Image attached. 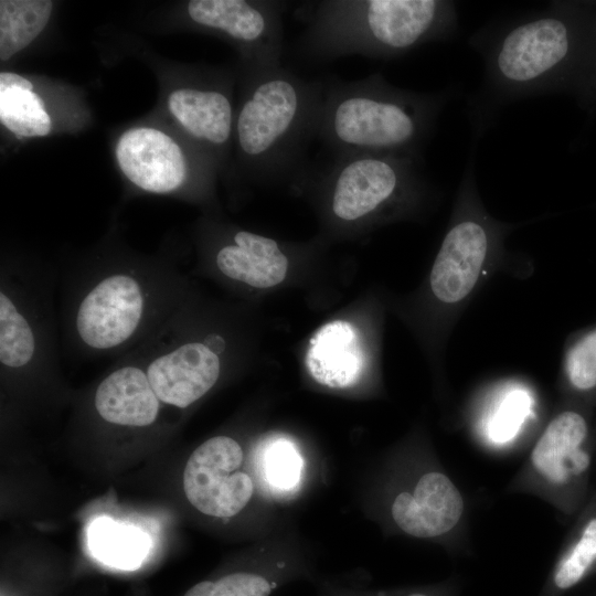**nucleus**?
<instances>
[{
    "mask_svg": "<svg viewBox=\"0 0 596 596\" xmlns=\"http://www.w3.org/2000/svg\"><path fill=\"white\" fill-rule=\"evenodd\" d=\"M188 295L171 262L129 255L91 258L66 269L65 350L76 359L116 358L142 344Z\"/></svg>",
    "mask_w": 596,
    "mask_h": 596,
    "instance_id": "f257e3e1",
    "label": "nucleus"
},
{
    "mask_svg": "<svg viewBox=\"0 0 596 596\" xmlns=\"http://www.w3.org/2000/svg\"><path fill=\"white\" fill-rule=\"evenodd\" d=\"M305 24L298 52L312 61L360 55L393 58L448 35L453 2L443 0H319L296 11Z\"/></svg>",
    "mask_w": 596,
    "mask_h": 596,
    "instance_id": "f03ea898",
    "label": "nucleus"
},
{
    "mask_svg": "<svg viewBox=\"0 0 596 596\" xmlns=\"http://www.w3.org/2000/svg\"><path fill=\"white\" fill-rule=\"evenodd\" d=\"M323 85L316 139L331 156L418 157L440 108L439 97L397 88L380 73Z\"/></svg>",
    "mask_w": 596,
    "mask_h": 596,
    "instance_id": "7ed1b4c3",
    "label": "nucleus"
},
{
    "mask_svg": "<svg viewBox=\"0 0 596 596\" xmlns=\"http://www.w3.org/2000/svg\"><path fill=\"white\" fill-rule=\"evenodd\" d=\"M323 88L322 79H305L281 64L253 70L234 127L252 173L269 182L300 178L309 166Z\"/></svg>",
    "mask_w": 596,
    "mask_h": 596,
    "instance_id": "20e7f679",
    "label": "nucleus"
},
{
    "mask_svg": "<svg viewBox=\"0 0 596 596\" xmlns=\"http://www.w3.org/2000/svg\"><path fill=\"white\" fill-rule=\"evenodd\" d=\"M56 270L3 259L0 268V368L4 379L52 381L58 371Z\"/></svg>",
    "mask_w": 596,
    "mask_h": 596,
    "instance_id": "39448f33",
    "label": "nucleus"
},
{
    "mask_svg": "<svg viewBox=\"0 0 596 596\" xmlns=\"http://www.w3.org/2000/svg\"><path fill=\"white\" fill-rule=\"evenodd\" d=\"M189 294L139 347L147 377L163 405L185 409L219 382L230 341L203 329Z\"/></svg>",
    "mask_w": 596,
    "mask_h": 596,
    "instance_id": "423d86ee",
    "label": "nucleus"
},
{
    "mask_svg": "<svg viewBox=\"0 0 596 596\" xmlns=\"http://www.w3.org/2000/svg\"><path fill=\"white\" fill-rule=\"evenodd\" d=\"M418 157L391 153L331 156L309 164L299 179L309 180L328 203L331 217L360 223L421 184Z\"/></svg>",
    "mask_w": 596,
    "mask_h": 596,
    "instance_id": "0eeeda50",
    "label": "nucleus"
},
{
    "mask_svg": "<svg viewBox=\"0 0 596 596\" xmlns=\"http://www.w3.org/2000/svg\"><path fill=\"white\" fill-rule=\"evenodd\" d=\"M573 46V31L560 13L518 23L492 49L489 66L493 82L511 93L543 88L563 70Z\"/></svg>",
    "mask_w": 596,
    "mask_h": 596,
    "instance_id": "6e6552de",
    "label": "nucleus"
},
{
    "mask_svg": "<svg viewBox=\"0 0 596 596\" xmlns=\"http://www.w3.org/2000/svg\"><path fill=\"white\" fill-rule=\"evenodd\" d=\"M240 444L227 436H215L201 444L189 457L183 471V490L200 512L230 518L251 500L254 485L238 470L243 464Z\"/></svg>",
    "mask_w": 596,
    "mask_h": 596,
    "instance_id": "1a4fd4ad",
    "label": "nucleus"
},
{
    "mask_svg": "<svg viewBox=\"0 0 596 596\" xmlns=\"http://www.w3.org/2000/svg\"><path fill=\"white\" fill-rule=\"evenodd\" d=\"M287 4L278 0H192L188 14L198 25L241 43L253 61V70H259L281 64Z\"/></svg>",
    "mask_w": 596,
    "mask_h": 596,
    "instance_id": "9d476101",
    "label": "nucleus"
},
{
    "mask_svg": "<svg viewBox=\"0 0 596 596\" xmlns=\"http://www.w3.org/2000/svg\"><path fill=\"white\" fill-rule=\"evenodd\" d=\"M94 387L92 407L110 426L147 428L157 423L161 402L136 349L119 356Z\"/></svg>",
    "mask_w": 596,
    "mask_h": 596,
    "instance_id": "9b49d317",
    "label": "nucleus"
},
{
    "mask_svg": "<svg viewBox=\"0 0 596 596\" xmlns=\"http://www.w3.org/2000/svg\"><path fill=\"white\" fill-rule=\"evenodd\" d=\"M116 157L124 174L147 192L175 191L187 177V162L180 147L153 128H132L124 132Z\"/></svg>",
    "mask_w": 596,
    "mask_h": 596,
    "instance_id": "f8f14e48",
    "label": "nucleus"
},
{
    "mask_svg": "<svg viewBox=\"0 0 596 596\" xmlns=\"http://www.w3.org/2000/svg\"><path fill=\"white\" fill-rule=\"evenodd\" d=\"M590 428L583 412L566 409L554 417L531 454L535 470L560 487H577L590 468Z\"/></svg>",
    "mask_w": 596,
    "mask_h": 596,
    "instance_id": "ddd939ff",
    "label": "nucleus"
},
{
    "mask_svg": "<svg viewBox=\"0 0 596 596\" xmlns=\"http://www.w3.org/2000/svg\"><path fill=\"white\" fill-rule=\"evenodd\" d=\"M489 236L482 224L466 219L447 232L430 273L432 291L445 304L469 295L483 266Z\"/></svg>",
    "mask_w": 596,
    "mask_h": 596,
    "instance_id": "4468645a",
    "label": "nucleus"
},
{
    "mask_svg": "<svg viewBox=\"0 0 596 596\" xmlns=\"http://www.w3.org/2000/svg\"><path fill=\"white\" fill-rule=\"evenodd\" d=\"M464 500L453 481L438 471L423 475L413 491L400 493L392 504L396 525L415 538H435L460 520Z\"/></svg>",
    "mask_w": 596,
    "mask_h": 596,
    "instance_id": "2eb2a0df",
    "label": "nucleus"
},
{
    "mask_svg": "<svg viewBox=\"0 0 596 596\" xmlns=\"http://www.w3.org/2000/svg\"><path fill=\"white\" fill-rule=\"evenodd\" d=\"M216 270L226 279L253 288H268L283 281L288 258L279 244L260 234L235 231L214 254Z\"/></svg>",
    "mask_w": 596,
    "mask_h": 596,
    "instance_id": "dca6fc26",
    "label": "nucleus"
},
{
    "mask_svg": "<svg viewBox=\"0 0 596 596\" xmlns=\"http://www.w3.org/2000/svg\"><path fill=\"white\" fill-rule=\"evenodd\" d=\"M364 352L354 327L336 320L320 327L310 340L306 364L320 384L342 389L354 384L364 368Z\"/></svg>",
    "mask_w": 596,
    "mask_h": 596,
    "instance_id": "f3484780",
    "label": "nucleus"
},
{
    "mask_svg": "<svg viewBox=\"0 0 596 596\" xmlns=\"http://www.w3.org/2000/svg\"><path fill=\"white\" fill-rule=\"evenodd\" d=\"M169 108L194 138L212 146H224L233 129L230 98L217 88H181L169 96Z\"/></svg>",
    "mask_w": 596,
    "mask_h": 596,
    "instance_id": "a211bd4d",
    "label": "nucleus"
},
{
    "mask_svg": "<svg viewBox=\"0 0 596 596\" xmlns=\"http://www.w3.org/2000/svg\"><path fill=\"white\" fill-rule=\"evenodd\" d=\"M50 0L0 1V58L7 61L29 45L46 25Z\"/></svg>",
    "mask_w": 596,
    "mask_h": 596,
    "instance_id": "6ab92c4d",
    "label": "nucleus"
},
{
    "mask_svg": "<svg viewBox=\"0 0 596 596\" xmlns=\"http://www.w3.org/2000/svg\"><path fill=\"white\" fill-rule=\"evenodd\" d=\"M91 550L103 563L123 570H135L147 551L146 536L132 526L97 519L88 533Z\"/></svg>",
    "mask_w": 596,
    "mask_h": 596,
    "instance_id": "aec40b11",
    "label": "nucleus"
},
{
    "mask_svg": "<svg viewBox=\"0 0 596 596\" xmlns=\"http://www.w3.org/2000/svg\"><path fill=\"white\" fill-rule=\"evenodd\" d=\"M0 120L18 137L45 136L51 130L42 99L32 91L21 88L0 91Z\"/></svg>",
    "mask_w": 596,
    "mask_h": 596,
    "instance_id": "412c9836",
    "label": "nucleus"
},
{
    "mask_svg": "<svg viewBox=\"0 0 596 596\" xmlns=\"http://www.w3.org/2000/svg\"><path fill=\"white\" fill-rule=\"evenodd\" d=\"M596 566V512L590 513L579 528L572 544L557 563L553 584L557 590L577 585Z\"/></svg>",
    "mask_w": 596,
    "mask_h": 596,
    "instance_id": "4be33fe9",
    "label": "nucleus"
},
{
    "mask_svg": "<svg viewBox=\"0 0 596 596\" xmlns=\"http://www.w3.org/2000/svg\"><path fill=\"white\" fill-rule=\"evenodd\" d=\"M278 581L254 572H235L215 581H203L191 587L184 596H269Z\"/></svg>",
    "mask_w": 596,
    "mask_h": 596,
    "instance_id": "5701e85b",
    "label": "nucleus"
},
{
    "mask_svg": "<svg viewBox=\"0 0 596 596\" xmlns=\"http://www.w3.org/2000/svg\"><path fill=\"white\" fill-rule=\"evenodd\" d=\"M564 372L576 393L596 392V327L572 343L565 355Z\"/></svg>",
    "mask_w": 596,
    "mask_h": 596,
    "instance_id": "b1692460",
    "label": "nucleus"
},
{
    "mask_svg": "<svg viewBox=\"0 0 596 596\" xmlns=\"http://www.w3.org/2000/svg\"><path fill=\"white\" fill-rule=\"evenodd\" d=\"M262 465L265 479L278 490H290L300 479L302 459L286 439H277L265 448Z\"/></svg>",
    "mask_w": 596,
    "mask_h": 596,
    "instance_id": "393cba45",
    "label": "nucleus"
},
{
    "mask_svg": "<svg viewBox=\"0 0 596 596\" xmlns=\"http://www.w3.org/2000/svg\"><path fill=\"white\" fill-rule=\"evenodd\" d=\"M530 395L520 389L507 392L499 401L487 423V433L492 441L510 440L520 429L530 412Z\"/></svg>",
    "mask_w": 596,
    "mask_h": 596,
    "instance_id": "a878e982",
    "label": "nucleus"
},
{
    "mask_svg": "<svg viewBox=\"0 0 596 596\" xmlns=\"http://www.w3.org/2000/svg\"><path fill=\"white\" fill-rule=\"evenodd\" d=\"M10 88L32 91L33 85L26 78L15 73L3 72L0 74V91Z\"/></svg>",
    "mask_w": 596,
    "mask_h": 596,
    "instance_id": "bb28decb",
    "label": "nucleus"
},
{
    "mask_svg": "<svg viewBox=\"0 0 596 596\" xmlns=\"http://www.w3.org/2000/svg\"><path fill=\"white\" fill-rule=\"evenodd\" d=\"M405 596H430L426 593H422V592H416V593H411V594H407Z\"/></svg>",
    "mask_w": 596,
    "mask_h": 596,
    "instance_id": "cd10ccee",
    "label": "nucleus"
}]
</instances>
